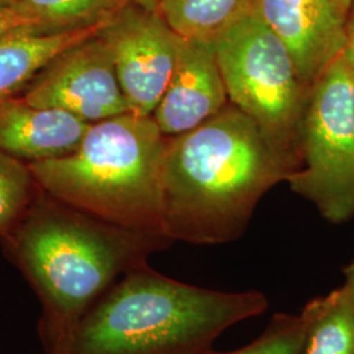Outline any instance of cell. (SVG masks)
Returning a JSON list of instances; mask_svg holds the SVG:
<instances>
[{"mask_svg": "<svg viewBox=\"0 0 354 354\" xmlns=\"http://www.w3.org/2000/svg\"><path fill=\"white\" fill-rule=\"evenodd\" d=\"M289 176L257 124L228 102L203 125L167 140L163 235L194 245L236 241L266 192Z\"/></svg>", "mask_w": 354, "mask_h": 354, "instance_id": "6da1fadb", "label": "cell"}, {"mask_svg": "<svg viewBox=\"0 0 354 354\" xmlns=\"http://www.w3.org/2000/svg\"><path fill=\"white\" fill-rule=\"evenodd\" d=\"M7 241L42 307L46 353L118 279L171 241L106 223L49 194L32 203Z\"/></svg>", "mask_w": 354, "mask_h": 354, "instance_id": "7a4b0ae2", "label": "cell"}, {"mask_svg": "<svg viewBox=\"0 0 354 354\" xmlns=\"http://www.w3.org/2000/svg\"><path fill=\"white\" fill-rule=\"evenodd\" d=\"M268 307L261 291L196 286L146 263L118 279L46 354H206L228 328Z\"/></svg>", "mask_w": 354, "mask_h": 354, "instance_id": "3957f363", "label": "cell"}, {"mask_svg": "<svg viewBox=\"0 0 354 354\" xmlns=\"http://www.w3.org/2000/svg\"><path fill=\"white\" fill-rule=\"evenodd\" d=\"M168 137L152 117L92 124L75 151L32 162L44 193L114 226L162 234V169Z\"/></svg>", "mask_w": 354, "mask_h": 354, "instance_id": "277c9868", "label": "cell"}, {"mask_svg": "<svg viewBox=\"0 0 354 354\" xmlns=\"http://www.w3.org/2000/svg\"><path fill=\"white\" fill-rule=\"evenodd\" d=\"M213 44L228 102L257 124L291 175L301 163V129L311 91L288 48L253 12Z\"/></svg>", "mask_w": 354, "mask_h": 354, "instance_id": "5b68a950", "label": "cell"}, {"mask_svg": "<svg viewBox=\"0 0 354 354\" xmlns=\"http://www.w3.org/2000/svg\"><path fill=\"white\" fill-rule=\"evenodd\" d=\"M290 189L333 225L354 218V71L342 55L311 88Z\"/></svg>", "mask_w": 354, "mask_h": 354, "instance_id": "8992f818", "label": "cell"}, {"mask_svg": "<svg viewBox=\"0 0 354 354\" xmlns=\"http://www.w3.org/2000/svg\"><path fill=\"white\" fill-rule=\"evenodd\" d=\"M131 113L151 117L172 76L183 37L156 11L127 3L99 32Z\"/></svg>", "mask_w": 354, "mask_h": 354, "instance_id": "52a82bcc", "label": "cell"}, {"mask_svg": "<svg viewBox=\"0 0 354 354\" xmlns=\"http://www.w3.org/2000/svg\"><path fill=\"white\" fill-rule=\"evenodd\" d=\"M38 108H55L95 124L127 113L109 46L97 33L59 53L28 84L21 97Z\"/></svg>", "mask_w": 354, "mask_h": 354, "instance_id": "ba28073f", "label": "cell"}, {"mask_svg": "<svg viewBox=\"0 0 354 354\" xmlns=\"http://www.w3.org/2000/svg\"><path fill=\"white\" fill-rule=\"evenodd\" d=\"M252 12L285 44L308 91L342 54L346 19L332 0H253Z\"/></svg>", "mask_w": 354, "mask_h": 354, "instance_id": "9c48e42d", "label": "cell"}, {"mask_svg": "<svg viewBox=\"0 0 354 354\" xmlns=\"http://www.w3.org/2000/svg\"><path fill=\"white\" fill-rule=\"evenodd\" d=\"M228 105L214 44L181 39L176 64L152 118L165 137L196 129Z\"/></svg>", "mask_w": 354, "mask_h": 354, "instance_id": "30bf717a", "label": "cell"}, {"mask_svg": "<svg viewBox=\"0 0 354 354\" xmlns=\"http://www.w3.org/2000/svg\"><path fill=\"white\" fill-rule=\"evenodd\" d=\"M92 124L55 108H38L23 99L0 102V151L32 162L75 151Z\"/></svg>", "mask_w": 354, "mask_h": 354, "instance_id": "8fae6325", "label": "cell"}, {"mask_svg": "<svg viewBox=\"0 0 354 354\" xmlns=\"http://www.w3.org/2000/svg\"><path fill=\"white\" fill-rule=\"evenodd\" d=\"M108 21L59 33L26 32L1 39L0 102L15 97L59 53L96 36Z\"/></svg>", "mask_w": 354, "mask_h": 354, "instance_id": "7c38bea8", "label": "cell"}, {"mask_svg": "<svg viewBox=\"0 0 354 354\" xmlns=\"http://www.w3.org/2000/svg\"><path fill=\"white\" fill-rule=\"evenodd\" d=\"M302 354H354V314L340 286L304 304Z\"/></svg>", "mask_w": 354, "mask_h": 354, "instance_id": "4fadbf2b", "label": "cell"}, {"mask_svg": "<svg viewBox=\"0 0 354 354\" xmlns=\"http://www.w3.org/2000/svg\"><path fill=\"white\" fill-rule=\"evenodd\" d=\"M252 8L253 0H162L156 12L181 37L214 42Z\"/></svg>", "mask_w": 354, "mask_h": 354, "instance_id": "5bb4252c", "label": "cell"}, {"mask_svg": "<svg viewBox=\"0 0 354 354\" xmlns=\"http://www.w3.org/2000/svg\"><path fill=\"white\" fill-rule=\"evenodd\" d=\"M129 0H20L13 8L36 19L45 33L97 26L108 21Z\"/></svg>", "mask_w": 354, "mask_h": 354, "instance_id": "9a60e30c", "label": "cell"}, {"mask_svg": "<svg viewBox=\"0 0 354 354\" xmlns=\"http://www.w3.org/2000/svg\"><path fill=\"white\" fill-rule=\"evenodd\" d=\"M28 165L0 151V236L7 239L33 203Z\"/></svg>", "mask_w": 354, "mask_h": 354, "instance_id": "2e32d148", "label": "cell"}, {"mask_svg": "<svg viewBox=\"0 0 354 354\" xmlns=\"http://www.w3.org/2000/svg\"><path fill=\"white\" fill-rule=\"evenodd\" d=\"M304 320L301 314L279 313L270 319L264 332L248 345L231 352L206 354H302Z\"/></svg>", "mask_w": 354, "mask_h": 354, "instance_id": "e0dca14e", "label": "cell"}, {"mask_svg": "<svg viewBox=\"0 0 354 354\" xmlns=\"http://www.w3.org/2000/svg\"><path fill=\"white\" fill-rule=\"evenodd\" d=\"M26 32L45 33L36 19L15 8H0V41Z\"/></svg>", "mask_w": 354, "mask_h": 354, "instance_id": "ac0fdd59", "label": "cell"}, {"mask_svg": "<svg viewBox=\"0 0 354 354\" xmlns=\"http://www.w3.org/2000/svg\"><path fill=\"white\" fill-rule=\"evenodd\" d=\"M345 62L354 71V0L345 26V46L342 54Z\"/></svg>", "mask_w": 354, "mask_h": 354, "instance_id": "d6986e66", "label": "cell"}, {"mask_svg": "<svg viewBox=\"0 0 354 354\" xmlns=\"http://www.w3.org/2000/svg\"><path fill=\"white\" fill-rule=\"evenodd\" d=\"M342 274H344L342 288L348 295V299L354 314V260L342 269Z\"/></svg>", "mask_w": 354, "mask_h": 354, "instance_id": "ffe728a7", "label": "cell"}, {"mask_svg": "<svg viewBox=\"0 0 354 354\" xmlns=\"http://www.w3.org/2000/svg\"><path fill=\"white\" fill-rule=\"evenodd\" d=\"M130 3L138 6L143 10H147V11H158V7L160 4L162 0H129Z\"/></svg>", "mask_w": 354, "mask_h": 354, "instance_id": "44dd1931", "label": "cell"}, {"mask_svg": "<svg viewBox=\"0 0 354 354\" xmlns=\"http://www.w3.org/2000/svg\"><path fill=\"white\" fill-rule=\"evenodd\" d=\"M332 1L335 3L339 12L342 13L345 19H348L351 8H352V4H353V0H332Z\"/></svg>", "mask_w": 354, "mask_h": 354, "instance_id": "7402d4cb", "label": "cell"}, {"mask_svg": "<svg viewBox=\"0 0 354 354\" xmlns=\"http://www.w3.org/2000/svg\"><path fill=\"white\" fill-rule=\"evenodd\" d=\"M20 0H0V8H13Z\"/></svg>", "mask_w": 354, "mask_h": 354, "instance_id": "603a6c76", "label": "cell"}]
</instances>
